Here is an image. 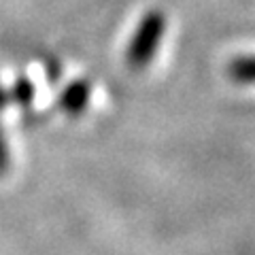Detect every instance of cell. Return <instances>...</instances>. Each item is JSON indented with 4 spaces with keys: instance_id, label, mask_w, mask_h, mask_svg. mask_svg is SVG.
<instances>
[{
    "instance_id": "obj_3",
    "label": "cell",
    "mask_w": 255,
    "mask_h": 255,
    "mask_svg": "<svg viewBox=\"0 0 255 255\" xmlns=\"http://www.w3.org/2000/svg\"><path fill=\"white\" fill-rule=\"evenodd\" d=\"M226 73L238 85H255V55H238L230 60Z\"/></svg>"
},
{
    "instance_id": "obj_1",
    "label": "cell",
    "mask_w": 255,
    "mask_h": 255,
    "mask_svg": "<svg viewBox=\"0 0 255 255\" xmlns=\"http://www.w3.org/2000/svg\"><path fill=\"white\" fill-rule=\"evenodd\" d=\"M164 32H166V15L159 9H151L142 15L126 49L128 66L134 70L147 68L164 41Z\"/></svg>"
},
{
    "instance_id": "obj_4",
    "label": "cell",
    "mask_w": 255,
    "mask_h": 255,
    "mask_svg": "<svg viewBox=\"0 0 255 255\" xmlns=\"http://www.w3.org/2000/svg\"><path fill=\"white\" fill-rule=\"evenodd\" d=\"M11 102L9 98V90H4L0 85V117H2V111L6 109V105ZM9 164H11V153H9V142H6L4 136V130H2V122H0V177L9 170Z\"/></svg>"
},
{
    "instance_id": "obj_5",
    "label": "cell",
    "mask_w": 255,
    "mask_h": 255,
    "mask_svg": "<svg viewBox=\"0 0 255 255\" xmlns=\"http://www.w3.org/2000/svg\"><path fill=\"white\" fill-rule=\"evenodd\" d=\"M34 94H36V90H34V85H32L30 79L19 77L9 90V98H11V102H15V105L28 107V105H32V100H34Z\"/></svg>"
},
{
    "instance_id": "obj_2",
    "label": "cell",
    "mask_w": 255,
    "mask_h": 255,
    "mask_svg": "<svg viewBox=\"0 0 255 255\" xmlns=\"http://www.w3.org/2000/svg\"><path fill=\"white\" fill-rule=\"evenodd\" d=\"M90 96H92V85L87 81H73L66 85L58 98V107L68 115H79L83 113L90 105Z\"/></svg>"
}]
</instances>
